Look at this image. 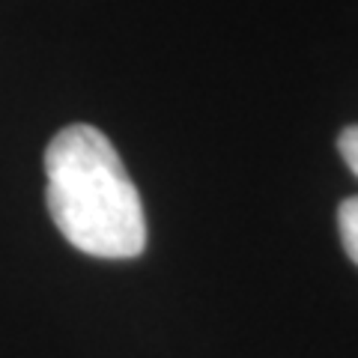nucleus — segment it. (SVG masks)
I'll return each mask as SVG.
<instances>
[{"mask_svg":"<svg viewBox=\"0 0 358 358\" xmlns=\"http://www.w3.org/2000/svg\"><path fill=\"white\" fill-rule=\"evenodd\" d=\"M45 200L51 221L99 260H131L147 245L143 203L105 131L75 122L57 131L45 150Z\"/></svg>","mask_w":358,"mask_h":358,"instance_id":"f257e3e1","label":"nucleus"},{"mask_svg":"<svg viewBox=\"0 0 358 358\" xmlns=\"http://www.w3.org/2000/svg\"><path fill=\"white\" fill-rule=\"evenodd\" d=\"M338 230H341L343 251L358 266V197H346L338 206Z\"/></svg>","mask_w":358,"mask_h":358,"instance_id":"f03ea898","label":"nucleus"},{"mask_svg":"<svg viewBox=\"0 0 358 358\" xmlns=\"http://www.w3.org/2000/svg\"><path fill=\"white\" fill-rule=\"evenodd\" d=\"M338 150L343 155V162L350 164V171L358 176V126H346L338 138Z\"/></svg>","mask_w":358,"mask_h":358,"instance_id":"7ed1b4c3","label":"nucleus"}]
</instances>
